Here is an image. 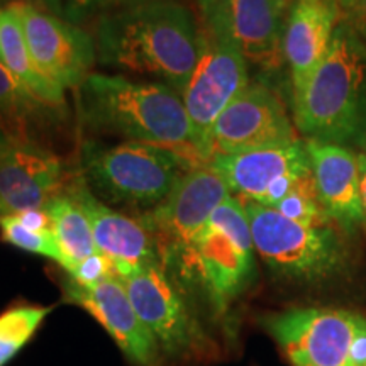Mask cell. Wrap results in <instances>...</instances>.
<instances>
[{"label": "cell", "mask_w": 366, "mask_h": 366, "mask_svg": "<svg viewBox=\"0 0 366 366\" xmlns=\"http://www.w3.org/2000/svg\"><path fill=\"white\" fill-rule=\"evenodd\" d=\"M342 9L337 0H295L283 26V59L294 95L304 89L331 46Z\"/></svg>", "instance_id": "18"}, {"label": "cell", "mask_w": 366, "mask_h": 366, "mask_svg": "<svg viewBox=\"0 0 366 366\" xmlns=\"http://www.w3.org/2000/svg\"><path fill=\"white\" fill-rule=\"evenodd\" d=\"M346 21L356 31V34L365 41L366 44V0H358L356 6L351 9L350 14H346Z\"/></svg>", "instance_id": "30"}, {"label": "cell", "mask_w": 366, "mask_h": 366, "mask_svg": "<svg viewBox=\"0 0 366 366\" xmlns=\"http://www.w3.org/2000/svg\"><path fill=\"white\" fill-rule=\"evenodd\" d=\"M361 141H363V146H365V153H366V131H365L363 137H361Z\"/></svg>", "instance_id": "36"}, {"label": "cell", "mask_w": 366, "mask_h": 366, "mask_svg": "<svg viewBox=\"0 0 366 366\" xmlns=\"http://www.w3.org/2000/svg\"><path fill=\"white\" fill-rule=\"evenodd\" d=\"M0 2H7V6L12 2H27L44 9V11L54 14V16L65 17V6H63V0H0Z\"/></svg>", "instance_id": "31"}, {"label": "cell", "mask_w": 366, "mask_h": 366, "mask_svg": "<svg viewBox=\"0 0 366 366\" xmlns=\"http://www.w3.org/2000/svg\"><path fill=\"white\" fill-rule=\"evenodd\" d=\"M273 2H277L280 7H285V4L288 2V0H273Z\"/></svg>", "instance_id": "35"}, {"label": "cell", "mask_w": 366, "mask_h": 366, "mask_svg": "<svg viewBox=\"0 0 366 366\" xmlns=\"http://www.w3.org/2000/svg\"><path fill=\"white\" fill-rule=\"evenodd\" d=\"M241 202L256 253L277 277L297 283H317L345 269L346 248L331 226H304L274 209L251 200Z\"/></svg>", "instance_id": "6"}, {"label": "cell", "mask_w": 366, "mask_h": 366, "mask_svg": "<svg viewBox=\"0 0 366 366\" xmlns=\"http://www.w3.org/2000/svg\"><path fill=\"white\" fill-rule=\"evenodd\" d=\"M366 319L337 309L304 307L269 315L264 326L294 366H350V350Z\"/></svg>", "instance_id": "10"}, {"label": "cell", "mask_w": 366, "mask_h": 366, "mask_svg": "<svg viewBox=\"0 0 366 366\" xmlns=\"http://www.w3.org/2000/svg\"><path fill=\"white\" fill-rule=\"evenodd\" d=\"M200 26L224 36L248 63L273 70L282 65V11L273 0H197Z\"/></svg>", "instance_id": "14"}, {"label": "cell", "mask_w": 366, "mask_h": 366, "mask_svg": "<svg viewBox=\"0 0 366 366\" xmlns=\"http://www.w3.org/2000/svg\"><path fill=\"white\" fill-rule=\"evenodd\" d=\"M350 366H366V320L356 332L350 350Z\"/></svg>", "instance_id": "29"}, {"label": "cell", "mask_w": 366, "mask_h": 366, "mask_svg": "<svg viewBox=\"0 0 366 366\" xmlns=\"http://www.w3.org/2000/svg\"><path fill=\"white\" fill-rule=\"evenodd\" d=\"M65 189V164L36 141H9L0 153V219L44 209Z\"/></svg>", "instance_id": "16"}, {"label": "cell", "mask_w": 366, "mask_h": 366, "mask_svg": "<svg viewBox=\"0 0 366 366\" xmlns=\"http://www.w3.org/2000/svg\"><path fill=\"white\" fill-rule=\"evenodd\" d=\"M132 0H63L65 6V19L73 24H80L81 21L89 19L90 16L95 14H104L112 11L119 6H124Z\"/></svg>", "instance_id": "27"}, {"label": "cell", "mask_w": 366, "mask_h": 366, "mask_svg": "<svg viewBox=\"0 0 366 366\" xmlns=\"http://www.w3.org/2000/svg\"><path fill=\"white\" fill-rule=\"evenodd\" d=\"M358 170H360V200L363 210V224L366 226V153H358Z\"/></svg>", "instance_id": "32"}, {"label": "cell", "mask_w": 366, "mask_h": 366, "mask_svg": "<svg viewBox=\"0 0 366 366\" xmlns=\"http://www.w3.org/2000/svg\"><path fill=\"white\" fill-rule=\"evenodd\" d=\"M81 180L111 207L149 212L170 195L180 178L205 163L197 153L170 146L126 141L116 146L86 143L80 154Z\"/></svg>", "instance_id": "4"}, {"label": "cell", "mask_w": 366, "mask_h": 366, "mask_svg": "<svg viewBox=\"0 0 366 366\" xmlns=\"http://www.w3.org/2000/svg\"><path fill=\"white\" fill-rule=\"evenodd\" d=\"M254 251L244 205L229 195L168 272L182 287L194 283L224 307L253 282Z\"/></svg>", "instance_id": "5"}, {"label": "cell", "mask_w": 366, "mask_h": 366, "mask_svg": "<svg viewBox=\"0 0 366 366\" xmlns=\"http://www.w3.org/2000/svg\"><path fill=\"white\" fill-rule=\"evenodd\" d=\"M11 6L19 14L26 43L39 70L63 90L79 89L97 59L94 36L33 4Z\"/></svg>", "instance_id": "12"}, {"label": "cell", "mask_w": 366, "mask_h": 366, "mask_svg": "<svg viewBox=\"0 0 366 366\" xmlns=\"http://www.w3.org/2000/svg\"><path fill=\"white\" fill-rule=\"evenodd\" d=\"M295 124L309 139L342 146L366 131V44L346 19L307 84L294 95Z\"/></svg>", "instance_id": "3"}, {"label": "cell", "mask_w": 366, "mask_h": 366, "mask_svg": "<svg viewBox=\"0 0 366 366\" xmlns=\"http://www.w3.org/2000/svg\"><path fill=\"white\" fill-rule=\"evenodd\" d=\"M297 141L282 100L268 86L249 84L217 117L210 132V159L216 154L273 148Z\"/></svg>", "instance_id": "13"}, {"label": "cell", "mask_w": 366, "mask_h": 366, "mask_svg": "<svg viewBox=\"0 0 366 366\" xmlns=\"http://www.w3.org/2000/svg\"><path fill=\"white\" fill-rule=\"evenodd\" d=\"M9 143V139H7V136L4 134V131L0 129V153H2V149L6 148V144Z\"/></svg>", "instance_id": "34"}, {"label": "cell", "mask_w": 366, "mask_h": 366, "mask_svg": "<svg viewBox=\"0 0 366 366\" xmlns=\"http://www.w3.org/2000/svg\"><path fill=\"white\" fill-rule=\"evenodd\" d=\"M100 65L146 75L183 95L202 53V31L178 0H132L99 16Z\"/></svg>", "instance_id": "1"}, {"label": "cell", "mask_w": 366, "mask_h": 366, "mask_svg": "<svg viewBox=\"0 0 366 366\" xmlns=\"http://www.w3.org/2000/svg\"><path fill=\"white\" fill-rule=\"evenodd\" d=\"M337 2H340L342 12L350 14L351 9H353V7L356 6V2H358V0H337Z\"/></svg>", "instance_id": "33"}, {"label": "cell", "mask_w": 366, "mask_h": 366, "mask_svg": "<svg viewBox=\"0 0 366 366\" xmlns=\"http://www.w3.org/2000/svg\"><path fill=\"white\" fill-rule=\"evenodd\" d=\"M202 31V53L182 99L185 104L195 148L205 163L210 162V132L224 109L249 85L248 61L224 36Z\"/></svg>", "instance_id": "9"}, {"label": "cell", "mask_w": 366, "mask_h": 366, "mask_svg": "<svg viewBox=\"0 0 366 366\" xmlns=\"http://www.w3.org/2000/svg\"><path fill=\"white\" fill-rule=\"evenodd\" d=\"M65 300L80 305L111 334L126 358L134 366H159L162 351L157 340L137 315L121 277L84 287L68 278L63 285Z\"/></svg>", "instance_id": "15"}, {"label": "cell", "mask_w": 366, "mask_h": 366, "mask_svg": "<svg viewBox=\"0 0 366 366\" xmlns=\"http://www.w3.org/2000/svg\"><path fill=\"white\" fill-rule=\"evenodd\" d=\"M70 278L73 282H76L79 285L90 287L95 283L107 280V278L119 277L116 264L112 263V259L109 256L102 253H95L89 256V258L81 259L80 263H76L70 272Z\"/></svg>", "instance_id": "26"}, {"label": "cell", "mask_w": 366, "mask_h": 366, "mask_svg": "<svg viewBox=\"0 0 366 366\" xmlns=\"http://www.w3.org/2000/svg\"><path fill=\"white\" fill-rule=\"evenodd\" d=\"M274 210L290 221L310 227H327L331 221L320 204L312 175L300 178L290 194L277 204Z\"/></svg>", "instance_id": "24"}, {"label": "cell", "mask_w": 366, "mask_h": 366, "mask_svg": "<svg viewBox=\"0 0 366 366\" xmlns=\"http://www.w3.org/2000/svg\"><path fill=\"white\" fill-rule=\"evenodd\" d=\"M70 190L89 217L99 253L112 259L119 277L141 267L163 264L157 239L139 216H126L104 204L81 178L73 183Z\"/></svg>", "instance_id": "17"}, {"label": "cell", "mask_w": 366, "mask_h": 366, "mask_svg": "<svg viewBox=\"0 0 366 366\" xmlns=\"http://www.w3.org/2000/svg\"><path fill=\"white\" fill-rule=\"evenodd\" d=\"M0 237L7 244L16 246L27 253H34L44 258L53 259L63 268L66 267V259L53 232H39L27 229L17 221L16 216H7L0 219Z\"/></svg>", "instance_id": "25"}, {"label": "cell", "mask_w": 366, "mask_h": 366, "mask_svg": "<svg viewBox=\"0 0 366 366\" xmlns=\"http://www.w3.org/2000/svg\"><path fill=\"white\" fill-rule=\"evenodd\" d=\"M229 195L222 177L209 164H200L180 178L158 207L141 214L139 219L157 239L164 268L175 267Z\"/></svg>", "instance_id": "8"}, {"label": "cell", "mask_w": 366, "mask_h": 366, "mask_svg": "<svg viewBox=\"0 0 366 366\" xmlns=\"http://www.w3.org/2000/svg\"><path fill=\"white\" fill-rule=\"evenodd\" d=\"M49 312L43 305H17L0 314V366L19 353Z\"/></svg>", "instance_id": "23"}, {"label": "cell", "mask_w": 366, "mask_h": 366, "mask_svg": "<svg viewBox=\"0 0 366 366\" xmlns=\"http://www.w3.org/2000/svg\"><path fill=\"white\" fill-rule=\"evenodd\" d=\"M137 315L149 329L162 355L197 358L207 347L202 324L187 302L185 288L163 264L141 267L121 277Z\"/></svg>", "instance_id": "7"}, {"label": "cell", "mask_w": 366, "mask_h": 366, "mask_svg": "<svg viewBox=\"0 0 366 366\" xmlns=\"http://www.w3.org/2000/svg\"><path fill=\"white\" fill-rule=\"evenodd\" d=\"M51 217L53 234L66 259V272L81 259L99 253L89 217L70 189H63L44 207Z\"/></svg>", "instance_id": "22"}, {"label": "cell", "mask_w": 366, "mask_h": 366, "mask_svg": "<svg viewBox=\"0 0 366 366\" xmlns=\"http://www.w3.org/2000/svg\"><path fill=\"white\" fill-rule=\"evenodd\" d=\"M0 59L17 80L44 104L61 109L65 105V90L51 81L36 65L19 14L11 4L0 9Z\"/></svg>", "instance_id": "20"}, {"label": "cell", "mask_w": 366, "mask_h": 366, "mask_svg": "<svg viewBox=\"0 0 366 366\" xmlns=\"http://www.w3.org/2000/svg\"><path fill=\"white\" fill-rule=\"evenodd\" d=\"M317 197L327 216L346 231L363 224L358 154L340 144L305 141Z\"/></svg>", "instance_id": "19"}, {"label": "cell", "mask_w": 366, "mask_h": 366, "mask_svg": "<svg viewBox=\"0 0 366 366\" xmlns=\"http://www.w3.org/2000/svg\"><path fill=\"white\" fill-rule=\"evenodd\" d=\"M76 112L92 131L199 154L182 95L159 81L90 73L76 89Z\"/></svg>", "instance_id": "2"}, {"label": "cell", "mask_w": 366, "mask_h": 366, "mask_svg": "<svg viewBox=\"0 0 366 366\" xmlns=\"http://www.w3.org/2000/svg\"><path fill=\"white\" fill-rule=\"evenodd\" d=\"M58 111L31 94L0 59V129L9 141H36V132L51 124Z\"/></svg>", "instance_id": "21"}, {"label": "cell", "mask_w": 366, "mask_h": 366, "mask_svg": "<svg viewBox=\"0 0 366 366\" xmlns=\"http://www.w3.org/2000/svg\"><path fill=\"white\" fill-rule=\"evenodd\" d=\"M209 167L222 177L229 192L269 209L277 207L300 178L312 175L307 148L300 139L273 148L216 154Z\"/></svg>", "instance_id": "11"}, {"label": "cell", "mask_w": 366, "mask_h": 366, "mask_svg": "<svg viewBox=\"0 0 366 366\" xmlns=\"http://www.w3.org/2000/svg\"><path fill=\"white\" fill-rule=\"evenodd\" d=\"M17 221L27 229L39 232H53L51 229V217H49L48 210L46 209H31L24 210V212L17 214Z\"/></svg>", "instance_id": "28"}]
</instances>
